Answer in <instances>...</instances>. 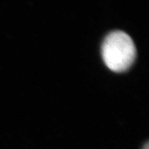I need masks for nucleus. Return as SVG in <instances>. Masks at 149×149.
<instances>
[{"label": "nucleus", "mask_w": 149, "mask_h": 149, "mask_svg": "<svg viewBox=\"0 0 149 149\" xmlns=\"http://www.w3.org/2000/svg\"><path fill=\"white\" fill-rule=\"evenodd\" d=\"M142 149H149V144L148 142H146L144 146H143Z\"/></svg>", "instance_id": "2"}, {"label": "nucleus", "mask_w": 149, "mask_h": 149, "mask_svg": "<svg viewBox=\"0 0 149 149\" xmlns=\"http://www.w3.org/2000/svg\"><path fill=\"white\" fill-rule=\"evenodd\" d=\"M102 56L109 69L117 72L126 71L135 59V44L126 33L113 31L106 37L102 43Z\"/></svg>", "instance_id": "1"}]
</instances>
